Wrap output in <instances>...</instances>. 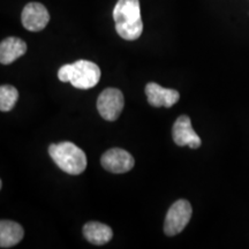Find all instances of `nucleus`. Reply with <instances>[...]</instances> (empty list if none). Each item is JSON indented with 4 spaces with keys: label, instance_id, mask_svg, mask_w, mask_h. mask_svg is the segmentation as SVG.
I'll use <instances>...</instances> for the list:
<instances>
[{
    "label": "nucleus",
    "instance_id": "nucleus-11",
    "mask_svg": "<svg viewBox=\"0 0 249 249\" xmlns=\"http://www.w3.org/2000/svg\"><path fill=\"white\" fill-rule=\"evenodd\" d=\"M24 231L20 224L2 219L0 222V247L11 248L23 239Z\"/></svg>",
    "mask_w": 249,
    "mask_h": 249
},
{
    "label": "nucleus",
    "instance_id": "nucleus-3",
    "mask_svg": "<svg viewBox=\"0 0 249 249\" xmlns=\"http://www.w3.org/2000/svg\"><path fill=\"white\" fill-rule=\"evenodd\" d=\"M192 205L186 200H178L171 205L164 222V232L167 236L181 233L192 218Z\"/></svg>",
    "mask_w": 249,
    "mask_h": 249
},
{
    "label": "nucleus",
    "instance_id": "nucleus-10",
    "mask_svg": "<svg viewBox=\"0 0 249 249\" xmlns=\"http://www.w3.org/2000/svg\"><path fill=\"white\" fill-rule=\"evenodd\" d=\"M27 44L18 37H7L0 44V62L9 65L26 53Z\"/></svg>",
    "mask_w": 249,
    "mask_h": 249
},
{
    "label": "nucleus",
    "instance_id": "nucleus-9",
    "mask_svg": "<svg viewBox=\"0 0 249 249\" xmlns=\"http://www.w3.org/2000/svg\"><path fill=\"white\" fill-rule=\"evenodd\" d=\"M149 104L155 107H171L179 101L180 93L177 90L166 89L155 82H150L145 86Z\"/></svg>",
    "mask_w": 249,
    "mask_h": 249
},
{
    "label": "nucleus",
    "instance_id": "nucleus-5",
    "mask_svg": "<svg viewBox=\"0 0 249 249\" xmlns=\"http://www.w3.org/2000/svg\"><path fill=\"white\" fill-rule=\"evenodd\" d=\"M101 79V70L95 62L89 60H77L73 64L71 86L77 89H90L97 86Z\"/></svg>",
    "mask_w": 249,
    "mask_h": 249
},
{
    "label": "nucleus",
    "instance_id": "nucleus-4",
    "mask_svg": "<svg viewBox=\"0 0 249 249\" xmlns=\"http://www.w3.org/2000/svg\"><path fill=\"white\" fill-rule=\"evenodd\" d=\"M124 105L123 92L119 89L107 88L103 90L97 99V110L103 119L114 121L119 118Z\"/></svg>",
    "mask_w": 249,
    "mask_h": 249
},
{
    "label": "nucleus",
    "instance_id": "nucleus-8",
    "mask_svg": "<svg viewBox=\"0 0 249 249\" xmlns=\"http://www.w3.org/2000/svg\"><path fill=\"white\" fill-rule=\"evenodd\" d=\"M21 21L27 30L37 33L48 26L50 14L44 5L39 4V2H29L23 8L22 14H21Z\"/></svg>",
    "mask_w": 249,
    "mask_h": 249
},
{
    "label": "nucleus",
    "instance_id": "nucleus-7",
    "mask_svg": "<svg viewBox=\"0 0 249 249\" xmlns=\"http://www.w3.org/2000/svg\"><path fill=\"white\" fill-rule=\"evenodd\" d=\"M173 141L179 147H187L197 149L201 147V139L192 127V120L188 116H180L172 128Z\"/></svg>",
    "mask_w": 249,
    "mask_h": 249
},
{
    "label": "nucleus",
    "instance_id": "nucleus-1",
    "mask_svg": "<svg viewBox=\"0 0 249 249\" xmlns=\"http://www.w3.org/2000/svg\"><path fill=\"white\" fill-rule=\"evenodd\" d=\"M113 20L118 35L121 38L138 39L143 31L140 0H118L113 9Z\"/></svg>",
    "mask_w": 249,
    "mask_h": 249
},
{
    "label": "nucleus",
    "instance_id": "nucleus-13",
    "mask_svg": "<svg viewBox=\"0 0 249 249\" xmlns=\"http://www.w3.org/2000/svg\"><path fill=\"white\" fill-rule=\"evenodd\" d=\"M18 98L17 88L12 86H1L0 88V110L2 112L11 111Z\"/></svg>",
    "mask_w": 249,
    "mask_h": 249
},
{
    "label": "nucleus",
    "instance_id": "nucleus-6",
    "mask_svg": "<svg viewBox=\"0 0 249 249\" xmlns=\"http://www.w3.org/2000/svg\"><path fill=\"white\" fill-rule=\"evenodd\" d=\"M102 166L112 173H126L135 165L133 156L120 148H113L104 152L101 158Z\"/></svg>",
    "mask_w": 249,
    "mask_h": 249
},
{
    "label": "nucleus",
    "instance_id": "nucleus-12",
    "mask_svg": "<svg viewBox=\"0 0 249 249\" xmlns=\"http://www.w3.org/2000/svg\"><path fill=\"white\" fill-rule=\"evenodd\" d=\"M83 235L90 244L103 246L107 244L113 236V232L110 226L99 222H89L83 226Z\"/></svg>",
    "mask_w": 249,
    "mask_h": 249
},
{
    "label": "nucleus",
    "instance_id": "nucleus-14",
    "mask_svg": "<svg viewBox=\"0 0 249 249\" xmlns=\"http://www.w3.org/2000/svg\"><path fill=\"white\" fill-rule=\"evenodd\" d=\"M71 75H73V64L64 65L59 68L58 77L61 82H71Z\"/></svg>",
    "mask_w": 249,
    "mask_h": 249
},
{
    "label": "nucleus",
    "instance_id": "nucleus-2",
    "mask_svg": "<svg viewBox=\"0 0 249 249\" xmlns=\"http://www.w3.org/2000/svg\"><path fill=\"white\" fill-rule=\"evenodd\" d=\"M49 154L59 169L64 172L71 176H77L85 172L87 156L82 149L74 143L61 142L51 144L49 147Z\"/></svg>",
    "mask_w": 249,
    "mask_h": 249
}]
</instances>
